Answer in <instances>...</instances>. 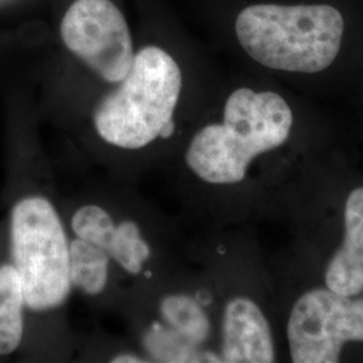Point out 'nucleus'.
<instances>
[{"label": "nucleus", "mask_w": 363, "mask_h": 363, "mask_svg": "<svg viewBox=\"0 0 363 363\" xmlns=\"http://www.w3.org/2000/svg\"><path fill=\"white\" fill-rule=\"evenodd\" d=\"M292 124V111L280 94L238 88L226 100L222 123L205 125L191 138L186 166L208 184H237L257 156L286 143Z\"/></svg>", "instance_id": "obj_1"}, {"label": "nucleus", "mask_w": 363, "mask_h": 363, "mask_svg": "<svg viewBox=\"0 0 363 363\" xmlns=\"http://www.w3.org/2000/svg\"><path fill=\"white\" fill-rule=\"evenodd\" d=\"M343 33L345 19L330 4H253L235 19V35L250 58L292 73H319L333 65Z\"/></svg>", "instance_id": "obj_2"}, {"label": "nucleus", "mask_w": 363, "mask_h": 363, "mask_svg": "<svg viewBox=\"0 0 363 363\" xmlns=\"http://www.w3.org/2000/svg\"><path fill=\"white\" fill-rule=\"evenodd\" d=\"M116 85L93 112L94 130L105 144L135 152L172 135L182 72L169 52L157 46L143 48Z\"/></svg>", "instance_id": "obj_3"}, {"label": "nucleus", "mask_w": 363, "mask_h": 363, "mask_svg": "<svg viewBox=\"0 0 363 363\" xmlns=\"http://www.w3.org/2000/svg\"><path fill=\"white\" fill-rule=\"evenodd\" d=\"M69 240L58 210L45 195H25L13 203L9 220L10 259L28 311L58 310L70 296Z\"/></svg>", "instance_id": "obj_4"}, {"label": "nucleus", "mask_w": 363, "mask_h": 363, "mask_svg": "<svg viewBox=\"0 0 363 363\" xmlns=\"http://www.w3.org/2000/svg\"><path fill=\"white\" fill-rule=\"evenodd\" d=\"M292 362L335 363L347 342H363V298L312 289L295 303L286 325Z\"/></svg>", "instance_id": "obj_5"}, {"label": "nucleus", "mask_w": 363, "mask_h": 363, "mask_svg": "<svg viewBox=\"0 0 363 363\" xmlns=\"http://www.w3.org/2000/svg\"><path fill=\"white\" fill-rule=\"evenodd\" d=\"M66 48L108 84L128 74L135 52L124 15L111 0H76L61 22Z\"/></svg>", "instance_id": "obj_6"}, {"label": "nucleus", "mask_w": 363, "mask_h": 363, "mask_svg": "<svg viewBox=\"0 0 363 363\" xmlns=\"http://www.w3.org/2000/svg\"><path fill=\"white\" fill-rule=\"evenodd\" d=\"M220 359L226 363H272L274 342L268 319L247 296L230 298L222 312Z\"/></svg>", "instance_id": "obj_7"}, {"label": "nucleus", "mask_w": 363, "mask_h": 363, "mask_svg": "<svg viewBox=\"0 0 363 363\" xmlns=\"http://www.w3.org/2000/svg\"><path fill=\"white\" fill-rule=\"evenodd\" d=\"M325 284L346 296L363 292V187L351 191L345 206V238L325 271Z\"/></svg>", "instance_id": "obj_8"}, {"label": "nucleus", "mask_w": 363, "mask_h": 363, "mask_svg": "<svg viewBox=\"0 0 363 363\" xmlns=\"http://www.w3.org/2000/svg\"><path fill=\"white\" fill-rule=\"evenodd\" d=\"M157 313L159 323L172 335L195 350H205L203 346L211 335V322L196 298L182 292L167 294L160 298Z\"/></svg>", "instance_id": "obj_9"}, {"label": "nucleus", "mask_w": 363, "mask_h": 363, "mask_svg": "<svg viewBox=\"0 0 363 363\" xmlns=\"http://www.w3.org/2000/svg\"><path fill=\"white\" fill-rule=\"evenodd\" d=\"M113 261L103 247L77 237L69 240V272L74 289L86 296L103 295L111 283Z\"/></svg>", "instance_id": "obj_10"}, {"label": "nucleus", "mask_w": 363, "mask_h": 363, "mask_svg": "<svg viewBox=\"0 0 363 363\" xmlns=\"http://www.w3.org/2000/svg\"><path fill=\"white\" fill-rule=\"evenodd\" d=\"M26 301L11 262L0 264V357L19 349L25 337Z\"/></svg>", "instance_id": "obj_11"}, {"label": "nucleus", "mask_w": 363, "mask_h": 363, "mask_svg": "<svg viewBox=\"0 0 363 363\" xmlns=\"http://www.w3.org/2000/svg\"><path fill=\"white\" fill-rule=\"evenodd\" d=\"M106 252L123 272L139 276L144 272L154 250L138 220L121 218L115 220Z\"/></svg>", "instance_id": "obj_12"}, {"label": "nucleus", "mask_w": 363, "mask_h": 363, "mask_svg": "<svg viewBox=\"0 0 363 363\" xmlns=\"http://www.w3.org/2000/svg\"><path fill=\"white\" fill-rule=\"evenodd\" d=\"M108 361L113 363L151 362L147 355L139 354V352H133V351H120V352L111 355V358Z\"/></svg>", "instance_id": "obj_13"}]
</instances>
